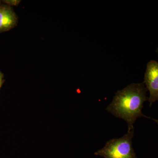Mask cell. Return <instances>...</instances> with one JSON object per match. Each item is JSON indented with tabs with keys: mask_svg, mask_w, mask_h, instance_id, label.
<instances>
[{
	"mask_svg": "<svg viewBox=\"0 0 158 158\" xmlns=\"http://www.w3.org/2000/svg\"><path fill=\"white\" fill-rule=\"evenodd\" d=\"M147 90L144 82L132 83L118 90L106 110L113 116L126 122L128 132L134 129V123L140 117L150 118L158 123L156 119L145 116L142 113L143 104L147 101Z\"/></svg>",
	"mask_w": 158,
	"mask_h": 158,
	"instance_id": "cell-1",
	"label": "cell"
},
{
	"mask_svg": "<svg viewBox=\"0 0 158 158\" xmlns=\"http://www.w3.org/2000/svg\"><path fill=\"white\" fill-rule=\"evenodd\" d=\"M134 129L122 137L110 139L104 147L94 153L104 158H138L132 146Z\"/></svg>",
	"mask_w": 158,
	"mask_h": 158,
	"instance_id": "cell-2",
	"label": "cell"
},
{
	"mask_svg": "<svg viewBox=\"0 0 158 158\" xmlns=\"http://www.w3.org/2000/svg\"><path fill=\"white\" fill-rule=\"evenodd\" d=\"M144 84L150 95L148 98L149 107L158 100V62L151 60L147 64L144 76Z\"/></svg>",
	"mask_w": 158,
	"mask_h": 158,
	"instance_id": "cell-3",
	"label": "cell"
},
{
	"mask_svg": "<svg viewBox=\"0 0 158 158\" xmlns=\"http://www.w3.org/2000/svg\"><path fill=\"white\" fill-rule=\"evenodd\" d=\"M18 17L13 8L6 4L0 5V34L10 31L17 26Z\"/></svg>",
	"mask_w": 158,
	"mask_h": 158,
	"instance_id": "cell-4",
	"label": "cell"
},
{
	"mask_svg": "<svg viewBox=\"0 0 158 158\" xmlns=\"http://www.w3.org/2000/svg\"><path fill=\"white\" fill-rule=\"evenodd\" d=\"M2 2H3L4 4L12 7L13 6H19L21 1L19 0H4Z\"/></svg>",
	"mask_w": 158,
	"mask_h": 158,
	"instance_id": "cell-5",
	"label": "cell"
},
{
	"mask_svg": "<svg viewBox=\"0 0 158 158\" xmlns=\"http://www.w3.org/2000/svg\"><path fill=\"white\" fill-rule=\"evenodd\" d=\"M5 81V79H4V74L3 73L0 71V89L2 88V86Z\"/></svg>",
	"mask_w": 158,
	"mask_h": 158,
	"instance_id": "cell-6",
	"label": "cell"
},
{
	"mask_svg": "<svg viewBox=\"0 0 158 158\" xmlns=\"http://www.w3.org/2000/svg\"><path fill=\"white\" fill-rule=\"evenodd\" d=\"M1 4H2V1H0V5H1Z\"/></svg>",
	"mask_w": 158,
	"mask_h": 158,
	"instance_id": "cell-7",
	"label": "cell"
}]
</instances>
